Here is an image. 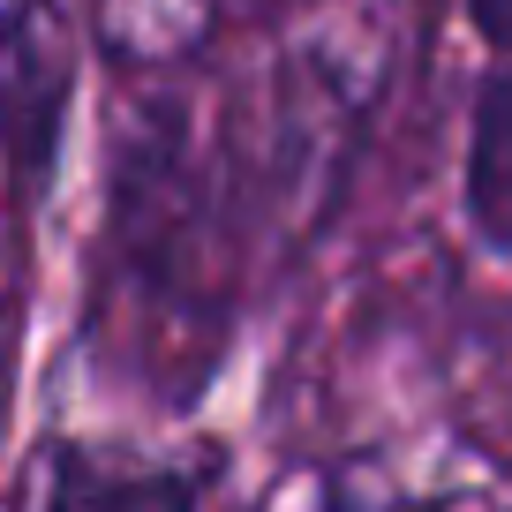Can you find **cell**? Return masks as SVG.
I'll return each instance as SVG.
<instances>
[{
	"label": "cell",
	"mask_w": 512,
	"mask_h": 512,
	"mask_svg": "<svg viewBox=\"0 0 512 512\" xmlns=\"http://www.w3.org/2000/svg\"><path fill=\"white\" fill-rule=\"evenodd\" d=\"M467 16H475V31L490 38L497 53L512 46V0H467Z\"/></svg>",
	"instance_id": "obj_3"
},
{
	"label": "cell",
	"mask_w": 512,
	"mask_h": 512,
	"mask_svg": "<svg viewBox=\"0 0 512 512\" xmlns=\"http://www.w3.org/2000/svg\"><path fill=\"white\" fill-rule=\"evenodd\" d=\"M467 219L490 249L512 256V46L490 61L467 121Z\"/></svg>",
	"instance_id": "obj_2"
},
{
	"label": "cell",
	"mask_w": 512,
	"mask_h": 512,
	"mask_svg": "<svg viewBox=\"0 0 512 512\" xmlns=\"http://www.w3.org/2000/svg\"><path fill=\"white\" fill-rule=\"evenodd\" d=\"M46 512H196V475L144 460V452L76 445L53 460Z\"/></svg>",
	"instance_id": "obj_1"
}]
</instances>
